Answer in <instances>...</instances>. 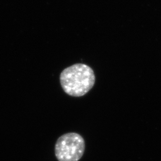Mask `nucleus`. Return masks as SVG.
<instances>
[{
	"label": "nucleus",
	"instance_id": "1",
	"mask_svg": "<svg viewBox=\"0 0 161 161\" xmlns=\"http://www.w3.org/2000/svg\"><path fill=\"white\" fill-rule=\"evenodd\" d=\"M95 81L94 70L85 64H74L64 69L60 75V82L64 92L76 97L84 96L89 92Z\"/></svg>",
	"mask_w": 161,
	"mask_h": 161
},
{
	"label": "nucleus",
	"instance_id": "2",
	"mask_svg": "<svg viewBox=\"0 0 161 161\" xmlns=\"http://www.w3.org/2000/svg\"><path fill=\"white\" fill-rule=\"evenodd\" d=\"M85 149V141L80 134L69 132L58 138L55 144V155L58 161H78Z\"/></svg>",
	"mask_w": 161,
	"mask_h": 161
}]
</instances>
